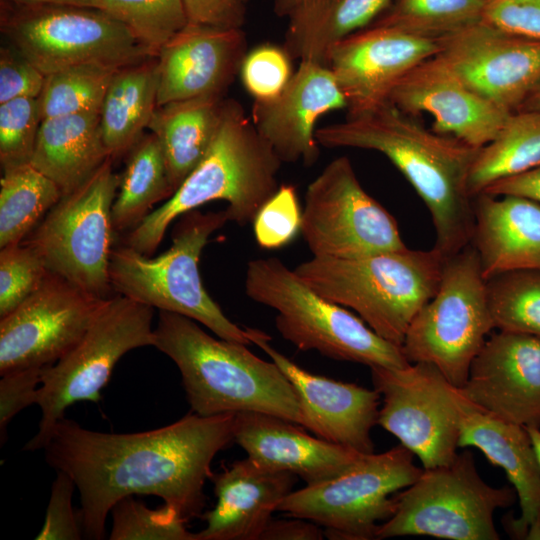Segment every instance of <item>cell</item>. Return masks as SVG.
I'll return each instance as SVG.
<instances>
[{
	"label": "cell",
	"mask_w": 540,
	"mask_h": 540,
	"mask_svg": "<svg viewBox=\"0 0 540 540\" xmlns=\"http://www.w3.org/2000/svg\"><path fill=\"white\" fill-rule=\"evenodd\" d=\"M474 232L482 275L540 270V202L518 195L473 197Z\"/></svg>",
	"instance_id": "cell-27"
},
{
	"label": "cell",
	"mask_w": 540,
	"mask_h": 540,
	"mask_svg": "<svg viewBox=\"0 0 540 540\" xmlns=\"http://www.w3.org/2000/svg\"><path fill=\"white\" fill-rule=\"evenodd\" d=\"M540 164V111L512 112L497 136L482 147L468 176L473 198L492 183Z\"/></svg>",
	"instance_id": "cell-33"
},
{
	"label": "cell",
	"mask_w": 540,
	"mask_h": 540,
	"mask_svg": "<svg viewBox=\"0 0 540 540\" xmlns=\"http://www.w3.org/2000/svg\"><path fill=\"white\" fill-rule=\"evenodd\" d=\"M393 0H326L288 18L284 47L294 59L326 65L329 51L371 26Z\"/></svg>",
	"instance_id": "cell-31"
},
{
	"label": "cell",
	"mask_w": 540,
	"mask_h": 540,
	"mask_svg": "<svg viewBox=\"0 0 540 540\" xmlns=\"http://www.w3.org/2000/svg\"><path fill=\"white\" fill-rule=\"evenodd\" d=\"M252 223L256 242L261 248L273 250L289 244L300 232L302 223V208L295 187L280 185Z\"/></svg>",
	"instance_id": "cell-43"
},
{
	"label": "cell",
	"mask_w": 540,
	"mask_h": 540,
	"mask_svg": "<svg viewBox=\"0 0 540 540\" xmlns=\"http://www.w3.org/2000/svg\"><path fill=\"white\" fill-rule=\"evenodd\" d=\"M388 100L412 115L429 113L432 130L477 148L490 143L511 114L471 88L437 54L410 70Z\"/></svg>",
	"instance_id": "cell-21"
},
{
	"label": "cell",
	"mask_w": 540,
	"mask_h": 540,
	"mask_svg": "<svg viewBox=\"0 0 540 540\" xmlns=\"http://www.w3.org/2000/svg\"><path fill=\"white\" fill-rule=\"evenodd\" d=\"M157 59L120 68L113 76L101 110L103 142L112 159L128 152L148 129L157 107Z\"/></svg>",
	"instance_id": "cell-30"
},
{
	"label": "cell",
	"mask_w": 540,
	"mask_h": 540,
	"mask_svg": "<svg viewBox=\"0 0 540 540\" xmlns=\"http://www.w3.org/2000/svg\"><path fill=\"white\" fill-rule=\"evenodd\" d=\"M439 47L435 39L371 25L332 47L326 66L346 97L348 116H356L388 101L397 83Z\"/></svg>",
	"instance_id": "cell-18"
},
{
	"label": "cell",
	"mask_w": 540,
	"mask_h": 540,
	"mask_svg": "<svg viewBox=\"0 0 540 540\" xmlns=\"http://www.w3.org/2000/svg\"><path fill=\"white\" fill-rule=\"evenodd\" d=\"M242 28L188 23L158 52L157 106L223 95L247 53Z\"/></svg>",
	"instance_id": "cell-23"
},
{
	"label": "cell",
	"mask_w": 540,
	"mask_h": 540,
	"mask_svg": "<svg viewBox=\"0 0 540 540\" xmlns=\"http://www.w3.org/2000/svg\"><path fill=\"white\" fill-rule=\"evenodd\" d=\"M225 100L223 95H207L156 107L148 129L162 146L174 192L209 149Z\"/></svg>",
	"instance_id": "cell-29"
},
{
	"label": "cell",
	"mask_w": 540,
	"mask_h": 540,
	"mask_svg": "<svg viewBox=\"0 0 540 540\" xmlns=\"http://www.w3.org/2000/svg\"><path fill=\"white\" fill-rule=\"evenodd\" d=\"M111 515L110 540H198L187 521L166 504L150 509L132 495L119 500Z\"/></svg>",
	"instance_id": "cell-39"
},
{
	"label": "cell",
	"mask_w": 540,
	"mask_h": 540,
	"mask_svg": "<svg viewBox=\"0 0 540 540\" xmlns=\"http://www.w3.org/2000/svg\"><path fill=\"white\" fill-rule=\"evenodd\" d=\"M287 419L260 412L235 414L234 442L259 467L285 471L306 485L333 478L363 455L306 433Z\"/></svg>",
	"instance_id": "cell-24"
},
{
	"label": "cell",
	"mask_w": 540,
	"mask_h": 540,
	"mask_svg": "<svg viewBox=\"0 0 540 540\" xmlns=\"http://www.w3.org/2000/svg\"><path fill=\"white\" fill-rule=\"evenodd\" d=\"M40 368H28L1 376L0 380V431L1 441L12 418L31 404H36L41 385Z\"/></svg>",
	"instance_id": "cell-47"
},
{
	"label": "cell",
	"mask_w": 540,
	"mask_h": 540,
	"mask_svg": "<svg viewBox=\"0 0 540 540\" xmlns=\"http://www.w3.org/2000/svg\"><path fill=\"white\" fill-rule=\"evenodd\" d=\"M41 123L37 98L0 104L1 165L30 162Z\"/></svg>",
	"instance_id": "cell-42"
},
{
	"label": "cell",
	"mask_w": 540,
	"mask_h": 540,
	"mask_svg": "<svg viewBox=\"0 0 540 540\" xmlns=\"http://www.w3.org/2000/svg\"><path fill=\"white\" fill-rule=\"evenodd\" d=\"M447 257L431 250L354 258L316 257L294 268L325 299L355 311L379 336L401 346L412 319L436 293Z\"/></svg>",
	"instance_id": "cell-5"
},
{
	"label": "cell",
	"mask_w": 540,
	"mask_h": 540,
	"mask_svg": "<svg viewBox=\"0 0 540 540\" xmlns=\"http://www.w3.org/2000/svg\"><path fill=\"white\" fill-rule=\"evenodd\" d=\"M2 169L0 249L23 242L62 197L59 187L30 162Z\"/></svg>",
	"instance_id": "cell-34"
},
{
	"label": "cell",
	"mask_w": 540,
	"mask_h": 540,
	"mask_svg": "<svg viewBox=\"0 0 540 540\" xmlns=\"http://www.w3.org/2000/svg\"><path fill=\"white\" fill-rule=\"evenodd\" d=\"M515 490L488 485L469 450L448 464L423 468L414 483L393 496L394 512L375 539L424 535L451 540H498L494 512L512 505Z\"/></svg>",
	"instance_id": "cell-10"
},
{
	"label": "cell",
	"mask_w": 540,
	"mask_h": 540,
	"mask_svg": "<svg viewBox=\"0 0 540 540\" xmlns=\"http://www.w3.org/2000/svg\"><path fill=\"white\" fill-rule=\"evenodd\" d=\"M458 446L479 449L491 464L505 471L512 483L520 516L504 519L509 535L540 540V465L526 428L473 405L463 414Z\"/></svg>",
	"instance_id": "cell-26"
},
{
	"label": "cell",
	"mask_w": 540,
	"mask_h": 540,
	"mask_svg": "<svg viewBox=\"0 0 540 540\" xmlns=\"http://www.w3.org/2000/svg\"><path fill=\"white\" fill-rule=\"evenodd\" d=\"M326 0H274L273 11L279 17L289 18L297 11Z\"/></svg>",
	"instance_id": "cell-51"
},
{
	"label": "cell",
	"mask_w": 540,
	"mask_h": 540,
	"mask_svg": "<svg viewBox=\"0 0 540 540\" xmlns=\"http://www.w3.org/2000/svg\"><path fill=\"white\" fill-rule=\"evenodd\" d=\"M109 157L103 142L100 111L41 121L30 163L68 194Z\"/></svg>",
	"instance_id": "cell-28"
},
{
	"label": "cell",
	"mask_w": 540,
	"mask_h": 540,
	"mask_svg": "<svg viewBox=\"0 0 540 540\" xmlns=\"http://www.w3.org/2000/svg\"><path fill=\"white\" fill-rule=\"evenodd\" d=\"M494 328L540 338V270L521 269L486 280Z\"/></svg>",
	"instance_id": "cell-37"
},
{
	"label": "cell",
	"mask_w": 540,
	"mask_h": 540,
	"mask_svg": "<svg viewBox=\"0 0 540 540\" xmlns=\"http://www.w3.org/2000/svg\"><path fill=\"white\" fill-rule=\"evenodd\" d=\"M518 110L540 111V83L532 90Z\"/></svg>",
	"instance_id": "cell-53"
},
{
	"label": "cell",
	"mask_w": 540,
	"mask_h": 540,
	"mask_svg": "<svg viewBox=\"0 0 540 540\" xmlns=\"http://www.w3.org/2000/svg\"><path fill=\"white\" fill-rule=\"evenodd\" d=\"M319 145L358 148L386 156L425 203L436 233L434 248L450 257L472 241L473 198L467 182L481 148L427 129L389 100L316 130Z\"/></svg>",
	"instance_id": "cell-2"
},
{
	"label": "cell",
	"mask_w": 540,
	"mask_h": 540,
	"mask_svg": "<svg viewBox=\"0 0 540 540\" xmlns=\"http://www.w3.org/2000/svg\"><path fill=\"white\" fill-rule=\"evenodd\" d=\"M482 193L494 196L518 195L540 202V164L523 173L498 180Z\"/></svg>",
	"instance_id": "cell-50"
},
{
	"label": "cell",
	"mask_w": 540,
	"mask_h": 540,
	"mask_svg": "<svg viewBox=\"0 0 540 540\" xmlns=\"http://www.w3.org/2000/svg\"><path fill=\"white\" fill-rule=\"evenodd\" d=\"M154 309L122 295L105 299L79 342L41 371L36 404L41 420L24 449H43L65 411L80 401L96 402L111 373L127 352L153 346Z\"/></svg>",
	"instance_id": "cell-8"
},
{
	"label": "cell",
	"mask_w": 540,
	"mask_h": 540,
	"mask_svg": "<svg viewBox=\"0 0 540 540\" xmlns=\"http://www.w3.org/2000/svg\"><path fill=\"white\" fill-rule=\"evenodd\" d=\"M56 472L44 524L35 539L79 540L83 536V530L79 514L74 511L72 505L76 485L66 473L62 471Z\"/></svg>",
	"instance_id": "cell-44"
},
{
	"label": "cell",
	"mask_w": 540,
	"mask_h": 540,
	"mask_svg": "<svg viewBox=\"0 0 540 540\" xmlns=\"http://www.w3.org/2000/svg\"><path fill=\"white\" fill-rule=\"evenodd\" d=\"M188 23L220 28H242L246 8L243 0H181Z\"/></svg>",
	"instance_id": "cell-48"
},
{
	"label": "cell",
	"mask_w": 540,
	"mask_h": 540,
	"mask_svg": "<svg viewBox=\"0 0 540 540\" xmlns=\"http://www.w3.org/2000/svg\"><path fill=\"white\" fill-rule=\"evenodd\" d=\"M153 56L187 24L181 0H96Z\"/></svg>",
	"instance_id": "cell-38"
},
{
	"label": "cell",
	"mask_w": 540,
	"mask_h": 540,
	"mask_svg": "<svg viewBox=\"0 0 540 540\" xmlns=\"http://www.w3.org/2000/svg\"><path fill=\"white\" fill-rule=\"evenodd\" d=\"M111 157L60 200L23 242L40 255L49 273L86 294L104 300L113 291L109 278L114 226L112 206L120 175Z\"/></svg>",
	"instance_id": "cell-9"
},
{
	"label": "cell",
	"mask_w": 540,
	"mask_h": 540,
	"mask_svg": "<svg viewBox=\"0 0 540 540\" xmlns=\"http://www.w3.org/2000/svg\"><path fill=\"white\" fill-rule=\"evenodd\" d=\"M235 414L192 412L167 426L137 433L93 431L64 417L43 450L46 462L76 485L83 535L100 540L108 514L127 496L160 497L187 522L200 516L212 461L234 441Z\"/></svg>",
	"instance_id": "cell-1"
},
{
	"label": "cell",
	"mask_w": 540,
	"mask_h": 540,
	"mask_svg": "<svg viewBox=\"0 0 540 540\" xmlns=\"http://www.w3.org/2000/svg\"><path fill=\"white\" fill-rule=\"evenodd\" d=\"M104 300L48 273L35 292L0 319V375L57 362L79 342Z\"/></svg>",
	"instance_id": "cell-16"
},
{
	"label": "cell",
	"mask_w": 540,
	"mask_h": 540,
	"mask_svg": "<svg viewBox=\"0 0 540 540\" xmlns=\"http://www.w3.org/2000/svg\"><path fill=\"white\" fill-rule=\"evenodd\" d=\"M300 232L316 257L354 258L407 248L396 219L364 190L345 156L329 162L308 185Z\"/></svg>",
	"instance_id": "cell-15"
},
{
	"label": "cell",
	"mask_w": 540,
	"mask_h": 540,
	"mask_svg": "<svg viewBox=\"0 0 540 540\" xmlns=\"http://www.w3.org/2000/svg\"><path fill=\"white\" fill-rule=\"evenodd\" d=\"M296 478L259 467L248 457L212 474L217 501L202 514L206 526L197 533L198 540H260Z\"/></svg>",
	"instance_id": "cell-25"
},
{
	"label": "cell",
	"mask_w": 540,
	"mask_h": 540,
	"mask_svg": "<svg viewBox=\"0 0 540 540\" xmlns=\"http://www.w3.org/2000/svg\"><path fill=\"white\" fill-rule=\"evenodd\" d=\"M120 68L122 67L105 63L87 62L47 75L43 90L37 98L41 121L100 111L110 82Z\"/></svg>",
	"instance_id": "cell-35"
},
{
	"label": "cell",
	"mask_w": 540,
	"mask_h": 540,
	"mask_svg": "<svg viewBox=\"0 0 540 540\" xmlns=\"http://www.w3.org/2000/svg\"><path fill=\"white\" fill-rule=\"evenodd\" d=\"M46 76L17 51L0 52V104L17 98H38Z\"/></svg>",
	"instance_id": "cell-46"
},
{
	"label": "cell",
	"mask_w": 540,
	"mask_h": 540,
	"mask_svg": "<svg viewBox=\"0 0 540 540\" xmlns=\"http://www.w3.org/2000/svg\"><path fill=\"white\" fill-rule=\"evenodd\" d=\"M272 518L260 540H321L324 530L318 524L296 516Z\"/></svg>",
	"instance_id": "cell-49"
},
{
	"label": "cell",
	"mask_w": 540,
	"mask_h": 540,
	"mask_svg": "<svg viewBox=\"0 0 540 540\" xmlns=\"http://www.w3.org/2000/svg\"><path fill=\"white\" fill-rule=\"evenodd\" d=\"M153 346L176 364L192 412H260L302 426L293 385L272 360L261 359L248 345L215 338L191 318L159 311Z\"/></svg>",
	"instance_id": "cell-3"
},
{
	"label": "cell",
	"mask_w": 540,
	"mask_h": 540,
	"mask_svg": "<svg viewBox=\"0 0 540 540\" xmlns=\"http://www.w3.org/2000/svg\"><path fill=\"white\" fill-rule=\"evenodd\" d=\"M1 27L15 50L45 76L81 63L124 67L153 56L123 23L96 8L14 3L3 13Z\"/></svg>",
	"instance_id": "cell-13"
},
{
	"label": "cell",
	"mask_w": 540,
	"mask_h": 540,
	"mask_svg": "<svg viewBox=\"0 0 540 540\" xmlns=\"http://www.w3.org/2000/svg\"><path fill=\"white\" fill-rule=\"evenodd\" d=\"M285 47L266 43L247 51L239 76L253 102L270 101L285 89L295 69Z\"/></svg>",
	"instance_id": "cell-41"
},
{
	"label": "cell",
	"mask_w": 540,
	"mask_h": 540,
	"mask_svg": "<svg viewBox=\"0 0 540 540\" xmlns=\"http://www.w3.org/2000/svg\"><path fill=\"white\" fill-rule=\"evenodd\" d=\"M438 41L437 55L471 88L510 113L540 83V41L483 20Z\"/></svg>",
	"instance_id": "cell-17"
},
{
	"label": "cell",
	"mask_w": 540,
	"mask_h": 540,
	"mask_svg": "<svg viewBox=\"0 0 540 540\" xmlns=\"http://www.w3.org/2000/svg\"><path fill=\"white\" fill-rule=\"evenodd\" d=\"M244 2H246L247 0H243Z\"/></svg>",
	"instance_id": "cell-55"
},
{
	"label": "cell",
	"mask_w": 540,
	"mask_h": 540,
	"mask_svg": "<svg viewBox=\"0 0 540 540\" xmlns=\"http://www.w3.org/2000/svg\"><path fill=\"white\" fill-rule=\"evenodd\" d=\"M460 390L483 412L540 428V338L501 330L491 335Z\"/></svg>",
	"instance_id": "cell-19"
},
{
	"label": "cell",
	"mask_w": 540,
	"mask_h": 540,
	"mask_svg": "<svg viewBox=\"0 0 540 540\" xmlns=\"http://www.w3.org/2000/svg\"><path fill=\"white\" fill-rule=\"evenodd\" d=\"M413 456L402 444L363 454L339 475L293 490L277 511L318 524L329 539H375L378 526L394 512L391 496L414 483L423 471L413 463Z\"/></svg>",
	"instance_id": "cell-12"
},
{
	"label": "cell",
	"mask_w": 540,
	"mask_h": 540,
	"mask_svg": "<svg viewBox=\"0 0 540 540\" xmlns=\"http://www.w3.org/2000/svg\"><path fill=\"white\" fill-rule=\"evenodd\" d=\"M245 292L276 311V329L299 350L372 367L404 368L410 364L401 346L374 332L359 316L308 287L280 259L251 260Z\"/></svg>",
	"instance_id": "cell-6"
},
{
	"label": "cell",
	"mask_w": 540,
	"mask_h": 540,
	"mask_svg": "<svg viewBox=\"0 0 540 540\" xmlns=\"http://www.w3.org/2000/svg\"><path fill=\"white\" fill-rule=\"evenodd\" d=\"M14 3L41 4V5H70L100 9L96 0H9ZM101 10V9H100Z\"/></svg>",
	"instance_id": "cell-52"
},
{
	"label": "cell",
	"mask_w": 540,
	"mask_h": 540,
	"mask_svg": "<svg viewBox=\"0 0 540 540\" xmlns=\"http://www.w3.org/2000/svg\"><path fill=\"white\" fill-rule=\"evenodd\" d=\"M526 430L529 433L531 442L535 449V452L539 461V465H540V428L528 427L526 428Z\"/></svg>",
	"instance_id": "cell-54"
},
{
	"label": "cell",
	"mask_w": 540,
	"mask_h": 540,
	"mask_svg": "<svg viewBox=\"0 0 540 540\" xmlns=\"http://www.w3.org/2000/svg\"><path fill=\"white\" fill-rule=\"evenodd\" d=\"M248 332L251 343L261 348L293 385L302 427L359 453H374L370 432L378 420L381 398L377 390L308 372L272 347L265 332L254 328Z\"/></svg>",
	"instance_id": "cell-20"
},
{
	"label": "cell",
	"mask_w": 540,
	"mask_h": 540,
	"mask_svg": "<svg viewBox=\"0 0 540 540\" xmlns=\"http://www.w3.org/2000/svg\"><path fill=\"white\" fill-rule=\"evenodd\" d=\"M40 255L21 242L0 251V318L22 304L48 274Z\"/></svg>",
	"instance_id": "cell-40"
},
{
	"label": "cell",
	"mask_w": 540,
	"mask_h": 540,
	"mask_svg": "<svg viewBox=\"0 0 540 540\" xmlns=\"http://www.w3.org/2000/svg\"><path fill=\"white\" fill-rule=\"evenodd\" d=\"M493 328L486 280L469 244L447 258L436 293L412 319L401 348L410 363H430L461 388Z\"/></svg>",
	"instance_id": "cell-11"
},
{
	"label": "cell",
	"mask_w": 540,
	"mask_h": 540,
	"mask_svg": "<svg viewBox=\"0 0 540 540\" xmlns=\"http://www.w3.org/2000/svg\"><path fill=\"white\" fill-rule=\"evenodd\" d=\"M180 218L171 246L157 257L127 245L113 248L109 262L113 291L153 309L191 318L219 338L251 344L248 328H241L223 313L205 290L199 272L209 237L229 221L226 210H193Z\"/></svg>",
	"instance_id": "cell-7"
},
{
	"label": "cell",
	"mask_w": 540,
	"mask_h": 540,
	"mask_svg": "<svg viewBox=\"0 0 540 540\" xmlns=\"http://www.w3.org/2000/svg\"><path fill=\"white\" fill-rule=\"evenodd\" d=\"M118 189L112 206L116 232L134 229L155 203L174 193L162 146L153 133L142 136L129 150Z\"/></svg>",
	"instance_id": "cell-32"
},
{
	"label": "cell",
	"mask_w": 540,
	"mask_h": 540,
	"mask_svg": "<svg viewBox=\"0 0 540 540\" xmlns=\"http://www.w3.org/2000/svg\"><path fill=\"white\" fill-rule=\"evenodd\" d=\"M281 163L241 104L226 99L220 126L202 160L170 198L129 232L125 245L150 256L172 222L215 200L227 203L229 221L253 222L280 186Z\"/></svg>",
	"instance_id": "cell-4"
},
{
	"label": "cell",
	"mask_w": 540,
	"mask_h": 540,
	"mask_svg": "<svg viewBox=\"0 0 540 540\" xmlns=\"http://www.w3.org/2000/svg\"><path fill=\"white\" fill-rule=\"evenodd\" d=\"M487 0H393L372 24L438 40L482 20Z\"/></svg>",
	"instance_id": "cell-36"
},
{
	"label": "cell",
	"mask_w": 540,
	"mask_h": 540,
	"mask_svg": "<svg viewBox=\"0 0 540 540\" xmlns=\"http://www.w3.org/2000/svg\"><path fill=\"white\" fill-rule=\"evenodd\" d=\"M382 407L377 424L399 439L423 468L450 463L457 455L464 412L473 404L432 364L372 367Z\"/></svg>",
	"instance_id": "cell-14"
},
{
	"label": "cell",
	"mask_w": 540,
	"mask_h": 540,
	"mask_svg": "<svg viewBox=\"0 0 540 540\" xmlns=\"http://www.w3.org/2000/svg\"><path fill=\"white\" fill-rule=\"evenodd\" d=\"M347 108L346 97L328 66L301 60L276 98L253 102L251 121L281 162L312 165L319 157L316 124L325 114Z\"/></svg>",
	"instance_id": "cell-22"
},
{
	"label": "cell",
	"mask_w": 540,
	"mask_h": 540,
	"mask_svg": "<svg viewBox=\"0 0 540 540\" xmlns=\"http://www.w3.org/2000/svg\"><path fill=\"white\" fill-rule=\"evenodd\" d=\"M482 20L506 32L540 41V0H487Z\"/></svg>",
	"instance_id": "cell-45"
}]
</instances>
